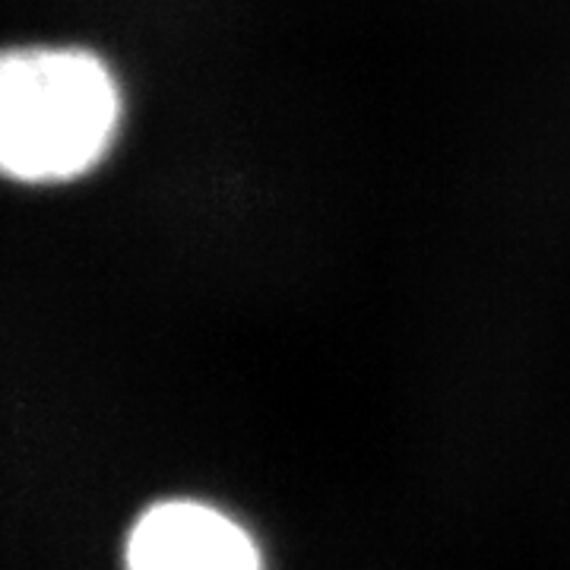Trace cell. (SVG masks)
Listing matches in <instances>:
<instances>
[{"label":"cell","mask_w":570,"mask_h":570,"mask_svg":"<svg viewBox=\"0 0 570 570\" xmlns=\"http://www.w3.org/2000/svg\"><path fill=\"white\" fill-rule=\"evenodd\" d=\"M121 92L80 48L0 55V178L61 184L102 163L118 137Z\"/></svg>","instance_id":"1"},{"label":"cell","mask_w":570,"mask_h":570,"mask_svg":"<svg viewBox=\"0 0 570 570\" xmlns=\"http://www.w3.org/2000/svg\"><path fill=\"white\" fill-rule=\"evenodd\" d=\"M127 570H266L254 535L200 501H165L127 539Z\"/></svg>","instance_id":"2"}]
</instances>
